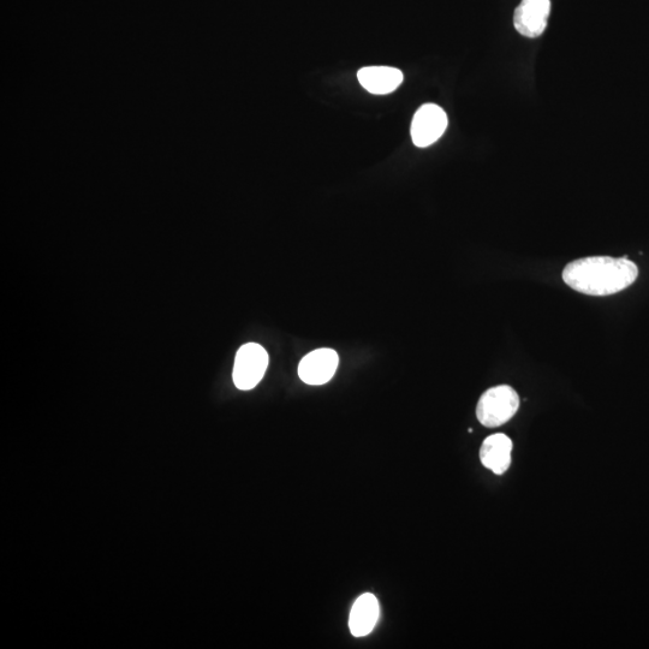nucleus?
<instances>
[{"mask_svg": "<svg viewBox=\"0 0 649 649\" xmlns=\"http://www.w3.org/2000/svg\"><path fill=\"white\" fill-rule=\"evenodd\" d=\"M269 367V354L260 344L248 343L237 351L234 373V383L237 389L248 391L254 389L264 378Z\"/></svg>", "mask_w": 649, "mask_h": 649, "instance_id": "3", "label": "nucleus"}, {"mask_svg": "<svg viewBox=\"0 0 649 649\" xmlns=\"http://www.w3.org/2000/svg\"><path fill=\"white\" fill-rule=\"evenodd\" d=\"M449 119L442 107L425 104L416 111L410 128L414 145L419 148L430 147L442 138Z\"/></svg>", "mask_w": 649, "mask_h": 649, "instance_id": "4", "label": "nucleus"}, {"mask_svg": "<svg viewBox=\"0 0 649 649\" xmlns=\"http://www.w3.org/2000/svg\"><path fill=\"white\" fill-rule=\"evenodd\" d=\"M380 606L377 598L371 593L357 598L350 611L349 629L355 637H365L372 633L378 623Z\"/></svg>", "mask_w": 649, "mask_h": 649, "instance_id": "7", "label": "nucleus"}, {"mask_svg": "<svg viewBox=\"0 0 649 649\" xmlns=\"http://www.w3.org/2000/svg\"><path fill=\"white\" fill-rule=\"evenodd\" d=\"M639 269L627 258L589 256L565 266L563 281L571 289L591 296H609L630 287Z\"/></svg>", "mask_w": 649, "mask_h": 649, "instance_id": "1", "label": "nucleus"}, {"mask_svg": "<svg viewBox=\"0 0 649 649\" xmlns=\"http://www.w3.org/2000/svg\"><path fill=\"white\" fill-rule=\"evenodd\" d=\"M512 442L503 433L493 434L485 439L480 449V460L484 467L496 475H502L510 468Z\"/></svg>", "mask_w": 649, "mask_h": 649, "instance_id": "8", "label": "nucleus"}, {"mask_svg": "<svg viewBox=\"0 0 649 649\" xmlns=\"http://www.w3.org/2000/svg\"><path fill=\"white\" fill-rule=\"evenodd\" d=\"M357 79L369 93L384 95L395 92L402 85L403 73L390 67H367L359 70Z\"/></svg>", "mask_w": 649, "mask_h": 649, "instance_id": "9", "label": "nucleus"}, {"mask_svg": "<svg viewBox=\"0 0 649 649\" xmlns=\"http://www.w3.org/2000/svg\"><path fill=\"white\" fill-rule=\"evenodd\" d=\"M551 0H522L515 10L514 26L523 37L535 39L545 32Z\"/></svg>", "mask_w": 649, "mask_h": 649, "instance_id": "5", "label": "nucleus"}, {"mask_svg": "<svg viewBox=\"0 0 649 649\" xmlns=\"http://www.w3.org/2000/svg\"><path fill=\"white\" fill-rule=\"evenodd\" d=\"M338 355L332 349H318L309 353L300 362L299 375L308 385H324L335 375L338 367Z\"/></svg>", "mask_w": 649, "mask_h": 649, "instance_id": "6", "label": "nucleus"}, {"mask_svg": "<svg viewBox=\"0 0 649 649\" xmlns=\"http://www.w3.org/2000/svg\"><path fill=\"white\" fill-rule=\"evenodd\" d=\"M520 408V397L508 385H500L487 390L480 397L476 407V418L481 425L496 428L514 418Z\"/></svg>", "mask_w": 649, "mask_h": 649, "instance_id": "2", "label": "nucleus"}]
</instances>
